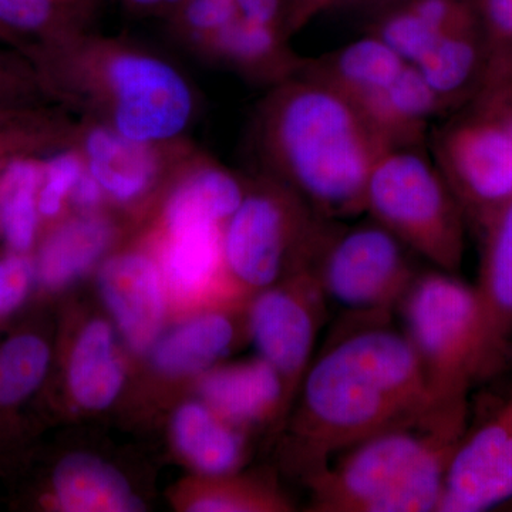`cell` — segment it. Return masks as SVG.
I'll use <instances>...</instances> for the list:
<instances>
[{"label":"cell","mask_w":512,"mask_h":512,"mask_svg":"<svg viewBox=\"0 0 512 512\" xmlns=\"http://www.w3.org/2000/svg\"><path fill=\"white\" fill-rule=\"evenodd\" d=\"M59 2L62 3L63 6H66L70 12H73L74 15L79 16L80 19L86 22L90 8H92L96 0H59Z\"/></svg>","instance_id":"40"},{"label":"cell","mask_w":512,"mask_h":512,"mask_svg":"<svg viewBox=\"0 0 512 512\" xmlns=\"http://www.w3.org/2000/svg\"><path fill=\"white\" fill-rule=\"evenodd\" d=\"M480 299L484 359L512 328V198L491 217Z\"/></svg>","instance_id":"18"},{"label":"cell","mask_w":512,"mask_h":512,"mask_svg":"<svg viewBox=\"0 0 512 512\" xmlns=\"http://www.w3.org/2000/svg\"><path fill=\"white\" fill-rule=\"evenodd\" d=\"M235 326L222 313H205L178 326L156 346L153 362L167 375H190L217 362L231 348Z\"/></svg>","instance_id":"24"},{"label":"cell","mask_w":512,"mask_h":512,"mask_svg":"<svg viewBox=\"0 0 512 512\" xmlns=\"http://www.w3.org/2000/svg\"><path fill=\"white\" fill-rule=\"evenodd\" d=\"M201 393L222 419L249 423L274 412L284 399L285 384L274 366L259 359L208 373Z\"/></svg>","instance_id":"16"},{"label":"cell","mask_w":512,"mask_h":512,"mask_svg":"<svg viewBox=\"0 0 512 512\" xmlns=\"http://www.w3.org/2000/svg\"><path fill=\"white\" fill-rule=\"evenodd\" d=\"M399 305L433 402L466 399L470 377L484 359L477 291L439 269L417 275Z\"/></svg>","instance_id":"7"},{"label":"cell","mask_w":512,"mask_h":512,"mask_svg":"<svg viewBox=\"0 0 512 512\" xmlns=\"http://www.w3.org/2000/svg\"><path fill=\"white\" fill-rule=\"evenodd\" d=\"M375 36L382 39L404 63L412 66H416L441 37L407 5L387 13L377 23Z\"/></svg>","instance_id":"31"},{"label":"cell","mask_w":512,"mask_h":512,"mask_svg":"<svg viewBox=\"0 0 512 512\" xmlns=\"http://www.w3.org/2000/svg\"><path fill=\"white\" fill-rule=\"evenodd\" d=\"M481 57L480 43L470 28L441 36L414 67L444 104L474 82L480 72Z\"/></svg>","instance_id":"27"},{"label":"cell","mask_w":512,"mask_h":512,"mask_svg":"<svg viewBox=\"0 0 512 512\" xmlns=\"http://www.w3.org/2000/svg\"><path fill=\"white\" fill-rule=\"evenodd\" d=\"M53 104L36 67L18 47L0 46V111Z\"/></svg>","instance_id":"32"},{"label":"cell","mask_w":512,"mask_h":512,"mask_svg":"<svg viewBox=\"0 0 512 512\" xmlns=\"http://www.w3.org/2000/svg\"><path fill=\"white\" fill-rule=\"evenodd\" d=\"M114 239L113 224L94 212L63 222L40 249L37 275L47 288H62L96 264Z\"/></svg>","instance_id":"17"},{"label":"cell","mask_w":512,"mask_h":512,"mask_svg":"<svg viewBox=\"0 0 512 512\" xmlns=\"http://www.w3.org/2000/svg\"><path fill=\"white\" fill-rule=\"evenodd\" d=\"M410 2H413V0H407V3H410ZM407 3H406V5H407Z\"/></svg>","instance_id":"44"},{"label":"cell","mask_w":512,"mask_h":512,"mask_svg":"<svg viewBox=\"0 0 512 512\" xmlns=\"http://www.w3.org/2000/svg\"><path fill=\"white\" fill-rule=\"evenodd\" d=\"M32 279V264L20 252L0 259V316L8 315L22 305Z\"/></svg>","instance_id":"34"},{"label":"cell","mask_w":512,"mask_h":512,"mask_svg":"<svg viewBox=\"0 0 512 512\" xmlns=\"http://www.w3.org/2000/svg\"><path fill=\"white\" fill-rule=\"evenodd\" d=\"M0 26L26 43H46L87 28L59 0H0Z\"/></svg>","instance_id":"28"},{"label":"cell","mask_w":512,"mask_h":512,"mask_svg":"<svg viewBox=\"0 0 512 512\" xmlns=\"http://www.w3.org/2000/svg\"><path fill=\"white\" fill-rule=\"evenodd\" d=\"M86 171L82 153L76 146L63 148L43 160V178L37 208L46 218H55Z\"/></svg>","instance_id":"33"},{"label":"cell","mask_w":512,"mask_h":512,"mask_svg":"<svg viewBox=\"0 0 512 512\" xmlns=\"http://www.w3.org/2000/svg\"><path fill=\"white\" fill-rule=\"evenodd\" d=\"M43 160L22 158L0 175V231L20 254L32 247L36 237Z\"/></svg>","instance_id":"26"},{"label":"cell","mask_w":512,"mask_h":512,"mask_svg":"<svg viewBox=\"0 0 512 512\" xmlns=\"http://www.w3.org/2000/svg\"><path fill=\"white\" fill-rule=\"evenodd\" d=\"M25 45L26 42H23L20 37L13 35L9 30L0 26V46L18 47V49H22Z\"/></svg>","instance_id":"41"},{"label":"cell","mask_w":512,"mask_h":512,"mask_svg":"<svg viewBox=\"0 0 512 512\" xmlns=\"http://www.w3.org/2000/svg\"><path fill=\"white\" fill-rule=\"evenodd\" d=\"M181 2H183V0H164V16H163V18L167 19L168 16H170L171 13H173L174 10L177 9L178 6L181 5Z\"/></svg>","instance_id":"42"},{"label":"cell","mask_w":512,"mask_h":512,"mask_svg":"<svg viewBox=\"0 0 512 512\" xmlns=\"http://www.w3.org/2000/svg\"><path fill=\"white\" fill-rule=\"evenodd\" d=\"M256 143L279 183L328 220L365 211L369 175L390 150L355 101L312 72L266 97Z\"/></svg>","instance_id":"2"},{"label":"cell","mask_w":512,"mask_h":512,"mask_svg":"<svg viewBox=\"0 0 512 512\" xmlns=\"http://www.w3.org/2000/svg\"><path fill=\"white\" fill-rule=\"evenodd\" d=\"M247 191L238 175L201 151H195L170 185L164 205V228L195 222L224 227Z\"/></svg>","instance_id":"14"},{"label":"cell","mask_w":512,"mask_h":512,"mask_svg":"<svg viewBox=\"0 0 512 512\" xmlns=\"http://www.w3.org/2000/svg\"><path fill=\"white\" fill-rule=\"evenodd\" d=\"M512 498V403L458 443L444 478L440 512H481Z\"/></svg>","instance_id":"12"},{"label":"cell","mask_w":512,"mask_h":512,"mask_svg":"<svg viewBox=\"0 0 512 512\" xmlns=\"http://www.w3.org/2000/svg\"><path fill=\"white\" fill-rule=\"evenodd\" d=\"M404 66L406 63L382 39L373 35L343 47L312 73L360 103L389 89Z\"/></svg>","instance_id":"21"},{"label":"cell","mask_w":512,"mask_h":512,"mask_svg":"<svg viewBox=\"0 0 512 512\" xmlns=\"http://www.w3.org/2000/svg\"><path fill=\"white\" fill-rule=\"evenodd\" d=\"M441 174L453 194L491 220L512 198V119L448 128L439 143Z\"/></svg>","instance_id":"11"},{"label":"cell","mask_w":512,"mask_h":512,"mask_svg":"<svg viewBox=\"0 0 512 512\" xmlns=\"http://www.w3.org/2000/svg\"><path fill=\"white\" fill-rule=\"evenodd\" d=\"M134 16H164V0H121Z\"/></svg>","instance_id":"39"},{"label":"cell","mask_w":512,"mask_h":512,"mask_svg":"<svg viewBox=\"0 0 512 512\" xmlns=\"http://www.w3.org/2000/svg\"><path fill=\"white\" fill-rule=\"evenodd\" d=\"M365 211L400 242L440 271H454L463 255L456 198L441 171L413 147L390 148L367 181Z\"/></svg>","instance_id":"5"},{"label":"cell","mask_w":512,"mask_h":512,"mask_svg":"<svg viewBox=\"0 0 512 512\" xmlns=\"http://www.w3.org/2000/svg\"><path fill=\"white\" fill-rule=\"evenodd\" d=\"M326 295L316 269L299 272L285 288L268 289L249 312V332L261 359L288 384L308 372L326 313Z\"/></svg>","instance_id":"10"},{"label":"cell","mask_w":512,"mask_h":512,"mask_svg":"<svg viewBox=\"0 0 512 512\" xmlns=\"http://www.w3.org/2000/svg\"><path fill=\"white\" fill-rule=\"evenodd\" d=\"M483 16L490 36L498 43L512 40V0H483Z\"/></svg>","instance_id":"37"},{"label":"cell","mask_w":512,"mask_h":512,"mask_svg":"<svg viewBox=\"0 0 512 512\" xmlns=\"http://www.w3.org/2000/svg\"><path fill=\"white\" fill-rule=\"evenodd\" d=\"M49 348L33 335H18L0 348V404L22 402L42 383L49 366Z\"/></svg>","instance_id":"29"},{"label":"cell","mask_w":512,"mask_h":512,"mask_svg":"<svg viewBox=\"0 0 512 512\" xmlns=\"http://www.w3.org/2000/svg\"><path fill=\"white\" fill-rule=\"evenodd\" d=\"M407 6L441 36L473 28L466 8L458 0H413Z\"/></svg>","instance_id":"35"},{"label":"cell","mask_w":512,"mask_h":512,"mask_svg":"<svg viewBox=\"0 0 512 512\" xmlns=\"http://www.w3.org/2000/svg\"><path fill=\"white\" fill-rule=\"evenodd\" d=\"M174 436L181 453L212 476L229 473L241 460V437L200 404H185L178 410Z\"/></svg>","instance_id":"25"},{"label":"cell","mask_w":512,"mask_h":512,"mask_svg":"<svg viewBox=\"0 0 512 512\" xmlns=\"http://www.w3.org/2000/svg\"><path fill=\"white\" fill-rule=\"evenodd\" d=\"M235 18V0H183L167 20L185 46L205 57L214 40Z\"/></svg>","instance_id":"30"},{"label":"cell","mask_w":512,"mask_h":512,"mask_svg":"<svg viewBox=\"0 0 512 512\" xmlns=\"http://www.w3.org/2000/svg\"><path fill=\"white\" fill-rule=\"evenodd\" d=\"M433 404L404 333L370 325L343 335L303 377L299 429L311 473L376 434L412 423Z\"/></svg>","instance_id":"3"},{"label":"cell","mask_w":512,"mask_h":512,"mask_svg":"<svg viewBox=\"0 0 512 512\" xmlns=\"http://www.w3.org/2000/svg\"><path fill=\"white\" fill-rule=\"evenodd\" d=\"M164 231L161 266L168 285L181 295L201 291L224 265L222 225L195 222Z\"/></svg>","instance_id":"20"},{"label":"cell","mask_w":512,"mask_h":512,"mask_svg":"<svg viewBox=\"0 0 512 512\" xmlns=\"http://www.w3.org/2000/svg\"><path fill=\"white\" fill-rule=\"evenodd\" d=\"M99 286L128 345L137 352L150 348L164 316L163 282L156 262L140 252L113 256L101 268Z\"/></svg>","instance_id":"13"},{"label":"cell","mask_w":512,"mask_h":512,"mask_svg":"<svg viewBox=\"0 0 512 512\" xmlns=\"http://www.w3.org/2000/svg\"><path fill=\"white\" fill-rule=\"evenodd\" d=\"M20 109H23V107H20ZM19 109H10V110H2L0 111V126H2L5 121H8L10 117L13 116V114L16 113Z\"/></svg>","instance_id":"43"},{"label":"cell","mask_w":512,"mask_h":512,"mask_svg":"<svg viewBox=\"0 0 512 512\" xmlns=\"http://www.w3.org/2000/svg\"><path fill=\"white\" fill-rule=\"evenodd\" d=\"M77 121L57 104L23 107L0 126V175L22 158H46L73 147Z\"/></svg>","instance_id":"22"},{"label":"cell","mask_w":512,"mask_h":512,"mask_svg":"<svg viewBox=\"0 0 512 512\" xmlns=\"http://www.w3.org/2000/svg\"><path fill=\"white\" fill-rule=\"evenodd\" d=\"M57 503L69 512L143 511L119 471L87 454L64 458L56 468Z\"/></svg>","instance_id":"19"},{"label":"cell","mask_w":512,"mask_h":512,"mask_svg":"<svg viewBox=\"0 0 512 512\" xmlns=\"http://www.w3.org/2000/svg\"><path fill=\"white\" fill-rule=\"evenodd\" d=\"M123 382L109 325L96 320L83 330L70 359L69 384L74 399L87 409H104L114 402Z\"/></svg>","instance_id":"23"},{"label":"cell","mask_w":512,"mask_h":512,"mask_svg":"<svg viewBox=\"0 0 512 512\" xmlns=\"http://www.w3.org/2000/svg\"><path fill=\"white\" fill-rule=\"evenodd\" d=\"M74 146L86 171L104 195L119 204H136L161 185L173 184L195 148L190 141L154 144L130 140L96 121H77Z\"/></svg>","instance_id":"9"},{"label":"cell","mask_w":512,"mask_h":512,"mask_svg":"<svg viewBox=\"0 0 512 512\" xmlns=\"http://www.w3.org/2000/svg\"><path fill=\"white\" fill-rule=\"evenodd\" d=\"M50 101L130 140H187L198 97L170 60L123 37L87 28L46 43H26Z\"/></svg>","instance_id":"1"},{"label":"cell","mask_w":512,"mask_h":512,"mask_svg":"<svg viewBox=\"0 0 512 512\" xmlns=\"http://www.w3.org/2000/svg\"><path fill=\"white\" fill-rule=\"evenodd\" d=\"M333 234L328 218L279 181L248 188L222 227L224 265L249 288H271L292 261L318 268Z\"/></svg>","instance_id":"6"},{"label":"cell","mask_w":512,"mask_h":512,"mask_svg":"<svg viewBox=\"0 0 512 512\" xmlns=\"http://www.w3.org/2000/svg\"><path fill=\"white\" fill-rule=\"evenodd\" d=\"M284 30L238 16L214 40L204 59L225 64L249 80L275 86L301 73Z\"/></svg>","instance_id":"15"},{"label":"cell","mask_w":512,"mask_h":512,"mask_svg":"<svg viewBox=\"0 0 512 512\" xmlns=\"http://www.w3.org/2000/svg\"><path fill=\"white\" fill-rule=\"evenodd\" d=\"M104 198H106V195H104L100 185L87 171H84L79 183L76 184L72 195H70V201L83 212L96 211Z\"/></svg>","instance_id":"38"},{"label":"cell","mask_w":512,"mask_h":512,"mask_svg":"<svg viewBox=\"0 0 512 512\" xmlns=\"http://www.w3.org/2000/svg\"><path fill=\"white\" fill-rule=\"evenodd\" d=\"M316 272L326 299L375 318L399 305L417 276L407 248L375 221L335 231Z\"/></svg>","instance_id":"8"},{"label":"cell","mask_w":512,"mask_h":512,"mask_svg":"<svg viewBox=\"0 0 512 512\" xmlns=\"http://www.w3.org/2000/svg\"><path fill=\"white\" fill-rule=\"evenodd\" d=\"M466 399L434 403L419 419L342 451L311 473L319 512L437 511L463 436Z\"/></svg>","instance_id":"4"},{"label":"cell","mask_w":512,"mask_h":512,"mask_svg":"<svg viewBox=\"0 0 512 512\" xmlns=\"http://www.w3.org/2000/svg\"><path fill=\"white\" fill-rule=\"evenodd\" d=\"M241 18L284 30L289 35L288 0H235Z\"/></svg>","instance_id":"36"}]
</instances>
